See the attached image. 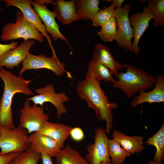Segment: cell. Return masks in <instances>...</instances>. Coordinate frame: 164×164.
<instances>
[{
  "label": "cell",
  "mask_w": 164,
  "mask_h": 164,
  "mask_svg": "<svg viewBox=\"0 0 164 164\" xmlns=\"http://www.w3.org/2000/svg\"><path fill=\"white\" fill-rule=\"evenodd\" d=\"M76 91L78 97L85 100L87 107L94 111L98 120L106 121L105 130L109 135L113 126V110L118 108V104L109 102L100 82L90 77L85 76L84 79L79 82Z\"/></svg>",
  "instance_id": "6da1fadb"
},
{
  "label": "cell",
  "mask_w": 164,
  "mask_h": 164,
  "mask_svg": "<svg viewBox=\"0 0 164 164\" xmlns=\"http://www.w3.org/2000/svg\"><path fill=\"white\" fill-rule=\"evenodd\" d=\"M0 77L4 86L3 92L0 98V127L13 129L15 126L13 119L12 104L13 98L16 93L26 95H34L29 85L32 80L17 76L0 67Z\"/></svg>",
  "instance_id": "7a4b0ae2"
},
{
  "label": "cell",
  "mask_w": 164,
  "mask_h": 164,
  "mask_svg": "<svg viewBox=\"0 0 164 164\" xmlns=\"http://www.w3.org/2000/svg\"><path fill=\"white\" fill-rule=\"evenodd\" d=\"M126 71L118 73V78L113 84L114 88L120 89L128 98L135 96L141 91L154 87L156 77L148 73L144 70L129 64H125Z\"/></svg>",
  "instance_id": "3957f363"
},
{
  "label": "cell",
  "mask_w": 164,
  "mask_h": 164,
  "mask_svg": "<svg viewBox=\"0 0 164 164\" xmlns=\"http://www.w3.org/2000/svg\"><path fill=\"white\" fill-rule=\"evenodd\" d=\"M16 16L15 22L7 23L2 27L0 36L2 41H7L22 38L24 41L33 39L41 43L44 42L43 36L20 10L16 12Z\"/></svg>",
  "instance_id": "277c9868"
},
{
  "label": "cell",
  "mask_w": 164,
  "mask_h": 164,
  "mask_svg": "<svg viewBox=\"0 0 164 164\" xmlns=\"http://www.w3.org/2000/svg\"><path fill=\"white\" fill-rule=\"evenodd\" d=\"M26 129L19 125L13 129L0 127V155L21 152L31 148Z\"/></svg>",
  "instance_id": "5b68a950"
},
{
  "label": "cell",
  "mask_w": 164,
  "mask_h": 164,
  "mask_svg": "<svg viewBox=\"0 0 164 164\" xmlns=\"http://www.w3.org/2000/svg\"><path fill=\"white\" fill-rule=\"evenodd\" d=\"M132 2L115 9L114 15L117 23V32L115 40L119 47L133 52L132 40L134 30L131 26L128 14Z\"/></svg>",
  "instance_id": "8992f818"
},
{
  "label": "cell",
  "mask_w": 164,
  "mask_h": 164,
  "mask_svg": "<svg viewBox=\"0 0 164 164\" xmlns=\"http://www.w3.org/2000/svg\"><path fill=\"white\" fill-rule=\"evenodd\" d=\"M19 112L18 125L26 129L29 134L38 131L43 124L48 121L50 117L49 115L44 112L42 106L34 104L31 105L28 100L24 102L23 107Z\"/></svg>",
  "instance_id": "52a82bcc"
},
{
  "label": "cell",
  "mask_w": 164,
  "mask_h": 164,
  "mask_svg": "<svg viewBox=\"0 0 164 164\" xmlns=\"http://www.w3.org/2000/svg\"><path fill=\"white\" fill-rule=\"evenodd\" d=\"M35 91L37 95L26 98V100L32 101L34 104L40 105L41 106L45 102L50 103L56 109L59 118H60L62 114L67 112V110L64 104L69 101V97L64 92L56 93L53 84L46 85L36 89Z\"/></svg>",
  "instance_id": "ba28073f"
},
{
  "label": "cell",
  "mask_w": 164,
  "mask_h": 164,
  "mask_svg": "<svg viewBox=\"0 0 164 164\" xmlns=\"http://www.w3.org/2000/svg\"><path fill=\"white\" fill-rule=\"evenodd\" d=\"M22 64L19 73V76H22L27 70L44 68L52 70L57 76H60L65 72L68 76L71 77L70 73L65 70L63 63H61L59 59L52 57H47L43 54L36 55L29 52Z\"/></svg>",
  "instance_id": "9c48e42d"
},
{
  "label": "cell",
  "mask_w": 164,
  "mask_h": 164,
  "mask_svg": "<svg viewBox=\"0 0 164 164\" xmlns=\"http://www.w3.org/2000/svg\"><path fill=\"white\" fill-rule=\"evenodd\" d=\"M94 142L89 143L86 147L87 153L85 159L90 164H99L110 160L108 154V139L105 129L99 127L94 130Z\"/></svg>",
  "instance_id": "30bf717a"
},
{
  "label": "cell",
  "mask_w": 164,
  "mask_h": 164,
  "mask_svg": "<svg viewBox=\"0 0 164 164\" xmlns=\"http://www.w3.org/2000/svg\"><path fill=\"white\" fill-rule=\"evenodd\" d=\"M7 7L15 6L18 8L25 17L32 24L35 28L44 37H46L53 52V58L57 57L51 43V39L47 33L43 24L36 12L32 7L30 0H4Z\"/></svg>",
  "instance_id": "8fae6325"
},
{
  "label": "cell",
  "mask_w": 164,
  "mask_h": 164,
  "mask_svg": "<svg viewBox=\"0 0 164 164\" xmlns=\"http://www.w3.org/2000/svg\"><path fill=\"white\" fill-rule=\"evenodd\" d=\"M153 12L150 8L144 6L141 13L139 12L129 17L130 24L134 30V40L132 45L133 52L136 55L140 52L138 46L139 40L149 27L150 20L154 19Z\"/></svg>",
  "instance_id": "7c38bea8"
},
{
  "label": "cell",
  "mask_w": 164,
  "mask_h": 164,
  "mask_svg": "<svg viewBox=\"0 0 164 164\" xmlns=\"http://www.w3.org/2000/svg\"><path fill=\"white\" fill-rule=\"evenodd\" d=\"M31 2L34 9L43 22L47 33L50 34L54 41L60 39L65 41L71 50L67 39L60 31L59 25L55 20L56 16L54 12L50 10L45 4L39 2L37 0L31 1Z\"/></svg>",
  "instance_id": "4fadbf2b"
},
{
  "label": "cell",
  "mask_w": 164,
  "mask_h": 164,
  "mask_svg": "<svg viewBox=\"0 0 164 164\" xmlns=\"http://www.w3.org/2000/svg\"><path fill=\"white\" fill-rule=\"evenodd\" d=\"M35 43L33 39L24 40L16 47L0 56V67H5L9 69L19 67Z\"/></svg>",
  "instance_id": "5bb4252c"
},
{
  "label": "cell",
  "mask_w": 164,
  "mask_h": 164,
  "mask_svg": "<svg viewBox=\"0 0 164 164\" xmlns=\"http://www.w3.org/2000/svg\"><path fill=\"white\" fill-rule=\"evenodd\" d=\"M91 58V61L108 68L115 76L121 69L125 67V64H121L115 60L108 46L101 43L95 46Z\"/></svg>",
  "instance_id": "9a60e30c"
},
{
  "label": "cell",
  "mask_w": 164,
  "mask_h": 164,
  "mask_svg": "<svg viewBox=\"0 0 164 164\" xmlns=\"http://www.w3.org/2000/svg\"><path fill=\"white\" fill-rule=\"evenodd\" d=\"M156 77V83L153 89L148 92L141 91L138 95L134 96L132 100V108H134L145 102L151 104L164 101V77L162 75L159 74Z\"/></svg>",
  "instance_id": "2e32d148"
},
{
  "label": "cell",
  "mask_w": 164,
  "mask_h": 164,
  "mask_svg": "<svg viewBox=\"0 0 164 164\" xmlns=\"http://www.w3.org/2000/svg\"><path fill=\"white\" fill-rule=\"evenodd\" d=\"M29 137L31 148L36 152L56 157L61 149L57 141L47 136L34 132Z\"/></svg>",
  "instance_id": "e0dca14e"
},
{
  "label": "cell",
  "mask_w": 164,
  "mask_h": 164,
  "mask_svg": "<svg viewBox=\"0 0 164 164\" xmlns=\"http://www.w3.org/2000/svg\"><path fill=\"white\" fill-rule=\"evenodd\" d=\"M73 128L63 124L53 123L47 121L35 132L47 136L54 139L61 149L64 148L65 142L70 135Z\"/></svg>",
  "instance_id": "ac0fdd59"
},
{
  "label": "cell",
  "mask_w": 164,
  "mask_h": 164,
  "mask_svg": "<svg viewBox=\"0 0 164 164\" xmlns=\"http://www.w3.org/2000/svg\"><path fill=\"white\" fill-rule=\"evenodd\" d=\"M75 0H52L53 12L56 17L64 25L70 24L79 19L75 6Z\"/></svg>",
  "instance_id": "d6986e66"
},
{
  "label": "cell",
  "mask_w": 164,
  "mask_h": 164,
  "mask_svg": "<svg viewBox=\"0 0 164 164\" xmlns=\"http://www.w3.org/2000/svg\"><path fill=\"white\" fill-rule=\"evenodd\" d=\"M112 136L122 148L128 152L138 153L144 149L142 136L127 135L117 130L114 131Z\"/></svg>",
  "instance_id": "ffe728a7"
},
{
  "label": "cell",
  "mask_w": 164,
  "mask_h": 164,
  "mask_svg": "<svg viewBox=\"0 0 164 164\" xmlns=\"http://www.w3.org/2000/svg\"><path fill=\"white\" fill-rule=\"evenodd\" d=\"M56 157V164H89L78 151L68 144L60 149Z\"/></svg>",
  "instance_id": "44dd1931"
},
{
  "label": "cell",
  "mask_w": 164,
  "mask_h": 164,
  "mask_svg": "<svg viewBox=\"0 0 164 164\" xmlns=\"http://www.w3.org/2000/svg\"><path fill=\"white\" fill-rule=\"evenodd\" d=\"M98 0H75V6L79 19L92 20L100 9Z\"/></svg>",
  "instance_id": "7402d4cb"
},
{
  "label": "cell",
  "mask_w": 164,
  "mask_h": 164,
  "mask_svg": "<svg viewBox=\"0 0 164 164\" xmlns=\"http://www.w3.org/2000/svg\"><path fill=\"white\" fill-rule=\"evenodd\" d=\"M85 76L93 78L100 82L103 80L106 83L111 81L114 83L113 74L108 68L101 64L91 61L89 62Z\"/></svg>",
  "instance_id": "603a6c76"
},
{
  "label": "cell",
  "mask_w": 164,
  "mask_h": 164,
  "mask_svg": "<svg viewBox=\"0 0 164 164\" xmlns=\"http://www.w3.org/2000/svg\"><path fill=\"white\" fill-rule=\"evenodd\" d=\"M143 143L155 146L156 151L153 158L155 161L161 163L164 159V124L161 126L157 132L148 139Z\"/></svg>",
  "instance_id": "cb8c5ba5"
},
{
  "label": "cell",
  "mask_w": 164,
  "mask_h": 164,
  "mask_svg": "<svg viewBox=\"0 0 164 164\" xmlns=\"http://www.w3.org/2000/svg\"><path fill=\"white\" fill-rule=\"evenodd\" d=\"M108 154L112 164H122L125 158L132 154L121 148L113 138L109 140L108 145Z\"/></svg>",
  "instance_id": "d4e9b609"
},
{
  "label": "cell",
  "mask_w": 164,
  "mask_h": 164,
  "mask_svg": "<svg viewBox=\"0 0 164 164\" xmlns=\"http://www.w3.org/2000/svg\"><path fill=\"white\" fill-rule=\"evenodd\" d=\"M101 27V30L98 32L97 35L101 40L106 42H111L115 40L117 35V23L114 14Z\"/></svg>",
  "instance_id": "484cf974"
},
{
  "label": "cell",
  "mask_w": 164,
  "mask_h": 164,
  "mask_svg": "<svg viewBox=\"0 0 164 164\" xmlns=\"http://www.w3.org/2000/svg\"><path fill=\"white\" fill-rule=\"evenodd\" d=\"M41 159V154L30 148L26 151L19 152L8 164H37Z\"/></svg>",
  "instance_id": "4316f807"
},
{
  "label": "cell",
  "mask_w": 164,
  "mask_h": 164,
  "mask_svg": "<svg viewBox=\"0 0 164 164\" xmlns=\"http://www.w3.org/2000/svg\"><path fill=\"white\" fill-rule=\"evenodd\" d=\"M148 6L151 9L154 15L153 27L164 26V0H149L147 2Z\"/></svg>",
  "instance_id": "83f0119b"
},
{
  "label": "cell",
  "mask_w": 164,
  "mask_h": 164,
  "mask_svg": "<svg viewBox=\"0 0 164 164\" xmlns=\"http://www.w3.org/2000/svg\"><path fill=\"white\" fill-rule=\"evenodd\" d=\"M116 8L112 3L108 7L100 10L92 19V25L95 27H101L105 24L114 15Z\"/></svg>",
  "instance_id": "f1b7e54d"
},
{
  "label": "cell",
  "mask_w": 164,
  "mask_h": 164,
  "mask_svg": "<svg viewBox=\"0 0 164 164\" xmlns=\"http://www.w3.org/2000/svg\"><path fill=\"white\" fill-rule=\"evenodd\" d=\"M70 135L73 140L77 142L82 140L84 137L83 131L78 127L73 128L70 132Z\"/></svg>",
  "instance_id": "f546056e"
},
{
  "label": "cell",
  "mask_w": 164,
  "mask_h": 164,
  "mask_svg": "<svg viewBox=\"0 0 164 164\" xmlns=\"http://www.w3.org/2000/svg\"><path fill=\"white\" fill-rule=\"evenodd\" d=\"M18 45L17 42H12L8 44H2L0 43V56L6 52L16 47Z\"/></svg>",
  "instance_id": "4dcf8cb0"
},
{
  "label": "cell",
  "mask_w": 164,
  "mask_h": 164,
  "mask_svg": "<svg viewBox=\"0 0 164 164\" xmlns=\"http://www.w3.org/2000/svg\"><path fill=\"white\" fill-rule=\"evenodd\" d=\"M19 153L12 152L6 155H0V164H8L9 161Z\"/></svg>",
  "instance_id": "1f68e13d"
},
{
  "label": "cell",
  "mask_w": 164,
  "mask_h": 164,
  "mask_svg": "<svg viewBox=\"0 0 164 164\" xmlns=\"http://www.w3.org/2000/svg\"><path fill=\"white\" fill-rule=\"evenodd\" d=\"M41 164H53L51 157L46 154H41Z\"/></svg>",
  "instance_id": "d6a6232c"
},
{
  "label": "cell",
  "mask_w": 164,
  "mask_h": 164,
  "mask_svg": "<svg viewBox=\"0 0 164 164\" xmlns=\"http://www.w3.org/2000/svg\"><path fill=\"white\" fill-rule=\"evenodd\" d=\"M107 1L112 2V3L114 4L116 8L121 7L122 4L125 1V0H113Z\"/></svg>",
  "instance_id": "836d02e7"
},
{
  "label": "cell",
  "mask_w": 164,
  "mask_h": 164,
  "mask_svg": "<svg viewBox=\"0 0 164 164\" xmlns=\"http://www.w3.org/2000/svg\"><path fill=\"white\" fill-rule=\"evenodd\" d=\"M99 164H111V160H109L101 162Z\"/></svg>",
  "instance_id": "e575fe53"
},
{
  "label": "cell",
  "mask_w": 164,
  "mask_h": 164,
  "mask_svg": "<svg viewBox=\"0 0 164 164\" xmlns=\"http://www.w3.org/2000/svg\"><path fill=\"white\" fill-rule=\"evenodd\" d=\"M148 164H161V163H159L154 160H150L148 162Z\"/></svg>",
  "instance_id": "d590c367"
},
{
  "label": "cell",
  "mask_w": 164,
  "mask_h": 164,
  "mask_svg": "<svg viewBox=\"0 0 164 164\" xmlns=\"http://www.w3.org/2000/svg\"><path fill=\"white\" fill-rule=\"evenodd\" d=\"M4 10L0 6V11H4Z\"/></svg>",
  "instance_id": "8d00e7d4"
}]
</instances>
